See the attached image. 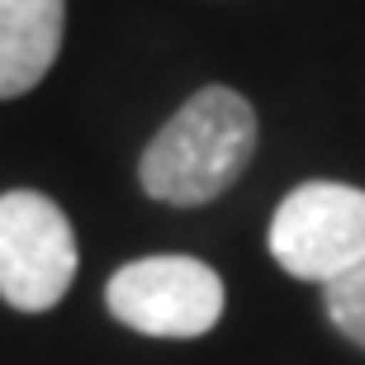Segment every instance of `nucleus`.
<instances>
[{
  "label": "nucleus",
  "instance_id": "f257e3e1",
  "mask_svg": "<svg viewBox=\"0 0 365 365\" xmlns=\"http://www.w3.org/2000/svg\"><path fill=\"white\" fill-rule=\"evenodd\" d=\"M257 152V109L228 86H204L143 148L138 180L152 200L200 209L237 185Z\"/></svg>",
  "mask_w": 365,
  "mask_h": 365
},
{
  "label": "nucleus",
  "instance_id": "f03ea898",
  "mask_svg": "<svg viewBox=\"0 0 365 365\" xmlns=\"http://www.w3.org/2000/svg\"><path fill=\"white\" fill-rule=\"evenodd\" d=\"M105 304L143 337H204L223 318V280L200 257H138L109 275Z\"/></svg>",
  "mask_w": 365,
  "mask_h": 365
},
{
  "label": "nucleus",
  "instance_id": "7ed1b4c3",
  "mask_svg": "<svg viewBox=\"0 0 365 365\" xmlns=\"http://www.w3.org/2000/svg\"><path fill=\"white\" fill-rule=\"evenodd\" d=\"M266 247L294 280H337L365 261V190L341 180H309L289 190L271 218Z\"/></svg>",
  "mask_w": 365,
  "mask_h": 365
},
{
  "label": "nucleus",
  "instance_id": "20e7f679",
  "mask_svg": "<svg viewBox=\"0 0 365 365\" xmlns=\"http://www.w3.org/2000/svg\"><path fill=\"white\" fill-rule=\"evenodd\" d=\"M76 232L38 190L0 195V299L19 313H48L76 280Z\"/></svg>",
  "mask_w": 365,
  "mask_h": 365
},
{
  "label": "nucleus",
  "instance_id": "39448f33",
  "mask_svg": "<svg viewBox=\"0 0 365 365\" xmlns=\"http://www.w3.org/2000/svg\"><path fill=\"white\" fill-rule=\"evenodd\" d=\"M67 0H0V100H19L53 71Z\"/></svg>",
  "mask_w": 365,
  "mask_h": 365
},
{
  "label": "nucleus",
  "instance_id": "423d86ee",
  "mask_svg": "<svg viewBox=\"0 0 365 365\" xmlns=\"http://www.w3.org/2000/svg\"><path fill=\"white\" fill-rule=\"evenodd\" d=\"M323 309L341 337L365 351V261L323 284Z\"/></svg>",
  "mask_w": 365,
  "mask_h": 365
}]
</instances>
